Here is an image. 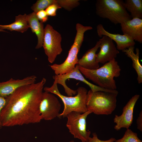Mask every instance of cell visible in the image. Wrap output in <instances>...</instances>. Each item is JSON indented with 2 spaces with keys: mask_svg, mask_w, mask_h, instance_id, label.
Wrapping results in <instances>:
<instances>
[{
  "mask_svg": "<svg viewBox=\"0 0 142 142\" xmlns=\"http://www.w3.org/2000/svg\"><path fill=\"white\" fill-rule=\"evenodd\" d=\"M46 79L21 87L5 97L0 115L2 126L12 127L40 122L39 105Z\"/></svg>",
  "mask_w": 142,
  "mask_h": 142,
  "instance_id": "6da1fadb",
  "label": "cell"
},
{
  "mask_svg": "<svg viewBox=\"0 0 142 142\" xmlns=\"http://www.w3.org/2000/svg\"><path fill=\"white\" fill-rule=\"evenodd\" d=\"M78 66L80 71L85 78L91 80L97 85L107 89L116 90L114 78L120 76L121 69L115 59L95 69H87Z\"/></svg>",
  "mask_w": 142,
  "mask_h": 142,
  "instance_id": "7a4b0ae2",
  "label": "cell"
},
{
  "mask_svg": "<svg viewBox=\"0 0 142 142\" xmlns=\"http://www.w3.org/2000/svg\"><path fill=\"white\" fill-rule=\"evenodd\" d=\"M43 90L45 91L57 95L63 102L64 109L59 114L58 117L59 118L66 117L68 114L73 111L82 114L88 111L86 101L88 91L84 87H79L76 90L77 95L73 97L66 96L62 94L58 89L57 84L54 81L51 87H45Z\"/></svg>",
  "mask_w": 142,
  "mask_h": 142,
  "instance_id": "3957f363",
  "label": "cell"
},
{
  "mask_svg": "<svg viewBox=\"0 0 142 142\" xmlns=\"http://www.w3.org/2000/svg\"><path fill=\"white\" fill-rule=\"evenodd\" d=\"M118 95L103 91L93 92L90 90L86 99L87 110L97 115L111 114L116 107Z\"/></svg>",
  "mask_w": 142,
  "mask_h": 142,
  "instance_id": "277c9868",
  "label": "cell"
},
{
  "mask_svg": "<svg viewBox=\"0 0 142 142\" xmlns=\"http://www.w3.org/2000/svg\"><path fill=\"white\" fill-rule=\"evenodd\" d=\"M124 3L122 0H97L95 4L96 14L115 24H120L132 19Z\"/></svg>",
  "mask_w": 142,
  "mask_h": 142,
  "instance_id": "5b68a950",
  "label": "cell"
},
{
  "mask_svg": "<svg viewBox=\"0 0 142 142\" xmlns=\"http://www.w3.org/2000/svg\"><path fill=\"white\" fill-rule=\"evenodd\" d=\"M77 33L74 42L68 52L64 61L60 64H55L49 65L55 75H61L72 71L78 64L79 59L78 54L83 41L85 32L92 29L90 26H85L79 23L76 24Z\"/></svg>",
  "mask_w": 142,
  "mask_h": 142,
  "instance_id": "8992f818",
  "label": "cell"
},
{
  "mask_svg": "<svg viewBox=\"0 0 142 142\" xmlns=\"http://www.w3.org/2000/svg\"><path fill=\"white\" fill-rule=\"evenodd\" d=\"M62 39L60 34L52 26L48 24L46 25L44 28L42 47L50 63H53L62 52Z\"/></svg>",
  "mask_w": 142,
  "mask_h": 142,
  "instance_id": "52a82bcc",
  "label": "cell"
},
{
  "mask_svg": "<svg viewBox=\"0 0 142 142\" xmlns=\"http://www.w3.org/2000/svg\"><path fill=\"white\" fill-rule=\"evenodd\" d=\"M92 113L88 111L83 113L73 111L67 116L66 126L69 132L75 138L80 140L82 142H88L91 131L86 129V119L88 116Z\"/></svg>",
  "mask_w": 142,
  "mask_h": 142,
  "instance_id": "ba28073f",
  "label": "cell"
},
{
  "mask_svg": "<svg viewBox=\"0 0 142 142\" xmlns=\"http://www.w3.org/2000/svg\"><path fill=\"white\" fill-rule=\"evenodd\" d=\"M53 78L54 82L57 84H59L63 87L65 92L68 96H72L77 94V90L71 89L66 84V80L69 79H73L83 82L88 85L90 90L94 92L97 91H103L112 93V90L100 87L90 82L84 78L80 71L78 65H76L75 68L71 71L61 75H54Z\"/></svg>",
  "mask_w": 142,
  "mask_h": 142,
  "instance_id": "9c48e42d",
  "label": "cell"
},
{
  "mask_svg": "<svg viewBox=\"0 0 142 142\" xmlns=\"http://www.w3.org/2000/svg\"><path fill=\"white\" fill-rule=\"evenodd\" d=\"M61 108L59 101L53 94L43 92L39 105L42 120H49L58 117Z\"/></svg>",
  "mask_w": 142,
  "mask_h": 142,
  "instance_id": "30bf717a",
  "label": "cell"
},
{
  "mask_svg": "<svg viewBox=\"0 0 142 142\" xmlns=\"http://www.w3.org/2000/svg\"><path fill=\"white\" fill-rule=\"evenodd\" d=\"M139 97V94L132 97L124 107L122 114L119 116L115 115L113 121L116 124L114 127L116 130H119L122 128L128 129L131 125L133 120L134 108Z\"/></svg>",
  "mask_w": 142,
  "mask_h": 142,
  "instance_id": "8fae6325",
  "label": "cell"
},
{
  "mask_svg": "<svg viewBox=\"0 0 142 142\" xmlns=\"http://www.w3.org/2000/svg\"><path fill=\"white\" fill-rule=\"evenodd\" d=\"M101 38L99 40L100 50L96 54L97 60L99 63L104 64L115 59L119 52L110 38L106 36Z\"/></svg>",
  "mask_w": 142,
  "mask_h": 142,
  "instance_id": "7c38bea8",
  "label": "cell"
},
{
  "mask_svg": "<svg viewBox=\"0 0 142 142\" xmlns=\"http://www.w3.org/2000/svg\"><path fill=\"white\" fill-rule=\"evenodd\" d=\"M36 78V76L32 75L22 79L11 78L7 81L0 83V97L5 98L21 87L35 83Z\"/></svg>",
  "mask_w": 142,
  "mask_h": 142,
  "instance_id": "4fadbf2b",
  "label": "cell"
},
{
  "mask_svg": "<svg viewBox=\"0 0 142 142\" xmlns=\"http://www.w3.org/2000/svg\"><path fill=\"white\" fill-rule=\"evenodd\" d=\"M123 34L134 41L142 43V19L132 18L120 24Z\"/></svg>",
  "mask_w": 142,
  "mask_h": 142,
  "instance_id": "5bb4252c",
  "label": "cell"
},
{
  "mask_svg": "<svg viewBox=\"0 0 142 142\" xmlns=\"http://www.w3.org/2000/svg\"><path fill=\"white\" fill-rule=\"evenodd\" d=\"M98 36L100 37L103 36H108L116 44V48L118 50L122 51L131 46H134L135 41L125 35L113 34L106 31L101 24L97 25L96 27Z\"/></svg>",
  "mask_w": 142,
  "mask_h": 142,
  "instance_id": "9a60e30c",
  "label": "cell"
},
{
  "mask_svg": "<svg viewBox=\"0 0 142 142\" xmlns=\"http://www.w3.org/2000/svg\"><path fill=\"white\" fill-rule=\"evenodd\" d=\"M100 42H97L95 45L88 50L82 57L79 59L78 64V66L89 70H94L99 67V63L97 60L96 52L99 48Z\"/></svg>",
  "mask_w": 142,
  "mask_h": 142,
  "instance_id": "2e32d148",
  "label": "cell"
},
{
  "mask_svg": "<svg viewBox=\"0 0 142 142\" xmlns=\"http://www.w3.org/2000/svg\"><path fill=\"white\" fill-rule=\"evenodd\" d=\"M27 20L29 28L37 37L38 42L36 48L39 49L43 46L44 31L43 23L38 20L36 13L33 12L27 15Z\"/></svg>",
  "mask_w": 142,
  "mask_h": 142,
  "instance_id": "e0dca14e",
  "label": "cell"
},
{
  "mask_svg": "<svg viewBox=\"0 0 142 142\" xmlns=\"http://www.w3.org/2000/svg\"><path fill=\"white\" fill-rule=\"evenodd\" d=\"M134 46H131L122 51L132 61V67L135 70L137 75V80L139 84L142 83V66L139 61V50L136 48V53L134 52Z\"/></svg>",
  "mask_w": 142,
  "mask_h": 142,
  "instance_id": "ac0fdd59",
  "label": "cell"
},
{
  "mask_svg": "<svg viewBox=\"0 0 142 142\" xmlns=\"http://www.w3.org/2000/svg\"><path fill=\"white\" fill-rule=\"evenodd\" d=\"M27 15L26 14L23 15L19 14L16 16L14 22L8 25H0V28L3 30L7 29L11 31H16L23 33L29 28L27 20Z\"/></svg>",
  "mask_w": 142,
  "mask_h": 142,
  "instance_id": "d6986e66",
  "label": "cell"
},
{
  "mask_svg": "<svg viewBox=\"0 0 142 142\" xmlns=\"http://www.w3.org/2000/svg\"><path fill=\"white\" fill-rule=\"evenodd\" d=\"M124 3L126 10L130 13L132 18L142 19V0H126Z\"/></svg>",
  "mask_w": 142,
  "mask_h": 142,
  "instance_id": "ffe728a7",
  "label": "cell"
},
{
  "mask_svg": "<svg viewBox=\"0 0 142 142\" xmlns=\"http://www.w3.org/2000/svg\"><path fill=\"white\" fill-rule=\"evenodd\" d=\"M126 129L123 137L114 142H142L138 138L137 133L129 128Z\"/></svg>",
  "mask_w": 142,
  "mask_h": 142,
  "instance_id": "44dd1931",
  "label": "cell"
},
{
  "mask_svg": "<svg viewBox=\"0 0 142 142\" xmlns=\"http://www.w3.org/2000/svg\"><path fill=\"white\" fill-rule=\"evenodd\" d=\"M56 0H38L31 7L33 12L36 13L38 11L44 10L49 6L56 4Z\"/></svg>",
  "mask_w": 142,
  "mask_h": 142,
  "instance_id": "7402d4cb",
  "label": "cell"
},
{
  "mask_svg": "<svg viewBox=\"0 0 142 142\" xmlns=\"http://www.w3.org/2000/svg\"><path fill=\"white\" fill-rule=\"evenodd\" d=\"M78 0H56V4L61 8L68 11L78 6L80 4Z\"/></svg>",
  "mask_w": 142,
  "mask_h": 142,
  "instance_id": "603a6c76",
  "label": "cell"
},
{
  "mask_svg": "<svg viewBox=\"0 0 142 142\" xmlns=\"http://www.w3.org/2000/svg\"><path fill=\"white\" fill-rule=\"evenodd\" d=\"M61 7L57 4H52L47 8L45 9L48 16H55L56 15L57 10Z\"/></svg>",
  "mask_w": 142,
  "mask_h": 142,
  "instance_id": "cb8c5ba5",
  "label": "cell"
},
{
  "mask_svg": "<svg viewBox=\"0 0 142 142\" xmlns=\"http://www.w3.org/2000/svg\"><path fill=\"white\" fill-rule=\"evenodd\" d=\"M93 137H90L89 138L88 142H114L116 140L114 138H111L108 140H102L99 139L98 137L97 134L95 133H93L92 134Z\"/></svg>",
  "mask_w": 142,
  "mask_h": 142,
  "instance_id": "d4e9b609",
  "label": "cell"
},
{
  "mask_svg": "<svg viewBox=\"0 0 142 142\" xmlns=\"http://www.w3.org/2000/svg\"><path fill=\"white\" fill-rule=\"evenodd\" d=\"M36 14L38 20L43 23L46 22L48 20V16L44 10L38 11Z\"/></svg>",
  "mask_w": 142,
  "mask_h": 142,
  "instance_id": "484cf974",
  "label": "cell"
},
{
  "mask_svg": "<svg viewBox=\"0 0 142 142\" xmlns=\"http://www.w3.org/2000/svg\"><path fill=\"white\" fill-rule=\"evenodd\" d=\"M137 129L142 132V111L141 110L136 119Z\"/></svg>",
  "mask_w": 142,
  "mask_h": 142,
  "instance_id": "4316f807",
  "label": "cell"
},
{
  "mask_svg": "<svg viewBox=\"0 0 142 142\" xmlns=\"http://www.w3.org/2000/svg\"><path fill=\"white\" fill-rule=\"evenodd\" d=\"M6 103L5 98L0 97V129L2 127L0 120V115L1 111L4 106Z\"/></svg>",
  "mask_w": 142,
  "mask_h": 142,
  "instance_id": "83f0119b",
  "label": "cell"
},
{
  "mask_svg": "<svg viewBox=\"0 0 142 142\" xmlns=\"http://www.w3.org/2000/svg\"><path fill=\"white\" fill-rule=\"evenodd\" d=\"M0 32H6L3 29H1L0 28Z\"/></svg>",
  "mask_w": 142,
  "mask_h": 142,
  "instance_id": "f1b7e54d",
  "label": "cell"
},
{
  "mask_svg": "<svg viewBox=\"0 0 142 142\" xmlns=\"http://www.w3.org/2000/svg\"><path fill=\"white\" fill-rule=\"evenodd\" d=\"M69 142H74V141L73 140H71L69 141Z\"/></svg>",
  "mask_w": 142,
  "mask_h": 142,
  "instance_id": "f546056e",
  "label": "cell"
}]
</instances>
